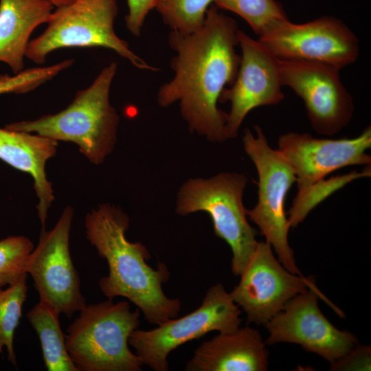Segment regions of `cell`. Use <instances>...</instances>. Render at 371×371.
Wrapping results in <instances>:
<instances>
[{
	"instance_id": "26",
	"label": "cell",
	"mask_w": 371,
	"mask_h": 371,
	"mask_svg": "<svg viewBox=\"0 0 371 371\" xmlns=\"http://www.w3.org/2000/svg\"><path fill=\"white\" fill-rule=\"evenodd\" d=\"M371 347L359 343L344 355L330 363L333 371L370 370Z\"/></svg>"
},
{
	"instance_id": "18",
	"label": "cell",
	"mask_w": 371,
	"mask_h": 371,
	"mask_svg": "<svg viewBox=\"0 0 371 371\" xmlns=\"http://www.w3.org/2000/svg\"><path fill=\"white\" fill-rule=\"evenodd\" d=\"M53 8L44 0H0V62L14 74L24 69L30 36L47 23Z\"/></svg>"
},
{
	"instance_id": "5",
	"label": "cell",
	"mask_w": 371,
	"mask_h": 371,
	"mask_svg": "<svg viewBox=\"0 0 371 371\" xmlns=\"http://www.w3.org/2000/svg\"><path fill=\"white\" fill-rule=\"evenodd\" d=\"M247 182L244 175L235 172L190 179L181 186L177 201L176 212L180 215L202 211L210 216L214 234L232 249L234 276L240 275L258 243L243 203Z\"/></svg>"
},
{
	"instance_id": "1",
	"label": "cell",
	"mask_w": 371,
	"mask_h": 371,
	"mask_svg": "<svg viewBox=\"0 0 371 371\" xmlns=\"http://www.w3.org/2000/svg\"><path fill=\"white\" fill-rule=\"evenodd\" d=\"M238 30L236 22L214 5L199 29L188 34L171 31L169 35L176 52L171 61L175 75L160 87L157 102L164 107L179 102L190 129L212 142L227 139V113L217 103L238 71Z\"/></svg>"
},
{
	"instance_id": "6",
	"label": "cell",
	"mask_w": 371,
	"mask_h": 371,
	"mask_svg": "<svg viewBox=\"0 0 371 371\" xmlns=\"http://www.w3.org/2000/svg\"><path fill=\"white\" fill-rule=\"evenodd\" d=\"M116 0H76L56 8L44 32L31 40L25 57L43 64L47 56L61 48L104 47L114 51L140 69L157 71L135 54L115 33Z\"/></svg>"
},
{
	"instance_id": "23",
	"label": "cell",
	"mask_w": 371,
	"mask_h": 371,
	"mask_svg": "<svg viewBox=\"0 0 371 371\" xmlns=\"http://www.w3.org/2000/svg\"><path fill=\"white\" fill-rule=\"evenodd\" d=\"M214 0H158L155 9L171 29L188 34L203 24L206 12Z\"/></svg>"
},
{
	"instance_id": "28",
	"label": "cell",
	"mask_w": 371,
	"mask_h": 371,
	"mask_svg": "<svg viewBox=\"0 0 371 371\" xmlns=\"http://www.w3.org/2000/svg\"><path fill=\"white\" fill-rule=\"evenodd\" d=\"M44 1L49 3L54 7L59 8V7H62V6L70 4L76 0H44Z\"/></svg>"
},
{
	"instance_id": "22",
	"label": "cell",
	"mask_w": 371,
	"mask_h": 371,
	"mask_svg": "<svg viewBox=\"0 0 371 371\" xmlns=\"http://www.w3.org/2000/svg\"><path fill=\"white\" fill-rule=\"evenodd\" d=\"M370 166H366L363 171H352L328 179H323L297 192L289 212L288 220L291 227H297L311 210L336 190L354 179L370 177Z\"/></svg>"
},
{
	"instance_id": "25",
	"label": "cell",
	"mask_w": 371,
	"mask_h": 371,
	"mask_svg": "<svg viewBox=\"0 0 371 371\" xmlns=\"http://www.w3.org/2000/svg\"><path fill=\"white\" fill-rule=\"evenodd\" d=\"M74 63L73 58L65 59L49 66L23 69L13 76L0 75V95L31 91L53 79Z\"/></svg>"
},
{
	"instance_id": "3",
	"label": "cell",
	"mask_w": 371,
	"mask_h": 371,
	"mask_svg": "<svg viewBox=\"0 0 371 371\" xmlns=\"http://www.w3.org/2000/svg\"><path fill=\"white\" fill-rule=\"evenodd\" d=\"M116 71L115 62L104 67L88 87L76 93L64 110L5 127L57 142L75 143L90 161L101 164L112 151L116 141L119 116L109 100Z\"/></svg>"
},
{
	"instance_id": "13",
	"label": "cell",
	"mask_w": 371,
	"mask_h": 371,
	"mask_svg": "<svg viewBox=\"0 0 371 371\" xmlns=\"http://www.w3.org/2000/svg\"><path fill=\"white\" fill-rule=\"evenodd\" d=\"M283 86L303 100L312 128L333 135L352 120L354 104L338 68L317 62L278 59Z\"/></svg>"
},
{
	"instance_id": "17",
	"label": "cell",
	"mask_w": 371,
	"mask_h": 371,
	"mask_svg": "<svg viewBox=\"0 0 371 371\" xmlns=\"http://www.w3.org/2000/svg\"><path fill=\"white\" fill-rule=\"evenodd\" d=\"M57 141L37 134L0 128V159L30 174L39 199L38 215L45 229L47 212L54 200L52 184L45 171L47 161L56 152Z\"/></svg>"
},
{
	"instance_id": "7",
	"label": "cell",
	"mask_w": 371,
	"mask_h": 371,
	"mask_svg": "<svg viewBox=\"0 0 371 371\" xmlns=\"http://www.w3.org/2000/svg\"><path fill=\"white\" fill-rule=\"evenodd\" d=\"M254 128L256 136L246 128L243 138L245 150L258 176V202L246 214L259 227L265 241L274 248L280 263L290 272L302 275L289 244L291 226L284 210L286 195L296 181L295 175L278 150L270 147L262 128L258 125Z\"/></svg>"
},
{
	"instance_id": "9",
	"label": "cell",
	"mask_w": 371,
	"mask_h": 371,
	"mask_svg": "<svg viewBox=\"0 0 371 371\" xmlns=\"http://www.w3.org/2000/svg\"><path fill=\"white\" fill-rule=\"evenodd\" d=\"M72 218L73 209L67 207L53 229L41 230L25 268L34 280L39 301L68 317L87 305L69 251Z\"/></svg>"
},
{
	"instance_id": "21",
	"label": "cell",
	"mask_w": 371,
	"mask_h": 371,
	"mask_svg": "<svg viewBox=\"0 0 371 371\" xmlns=\"http://www.w3.org/2000/svg\"><path fill=\"white\" fill-rule=\"evenodd\" d=\"M219 9L243 18L259 37L278 23L289 20L283 7L276 0H214Z\"/></svg>"
},
{
	"instance_id": "4",
	"label": "cell",
	"mask_w": 371,
	"mask_h": 371,
	"mask_svg": "<svg viewBox=\"0 0 371 371\" xmlns=\"http://www.w3.org/2000/svg\"><path fill=\"white\" fill-rule=\"evenodd\" d=\"M69 326L65 343L78 371H140L137 355L129 349L131 334L139 324L140 311L113 299L86 305Z\"/></svg>"
},
{
	"instance_id": "20",
	"label": "cell",
	"mask_w": 371,
	"mask_h": 371,
	"mask_svg": "<svg viewBox=\"0 0 371 371\" xmlns=\"http://www.w3.org/2000/svg\"><path fill=\"white\" fill-rule=\"evenodd\" d=\"M27 276H23L5 289L0 287V354L5 348L8 359L14 365H16L14 337L27 298Z\"/></svg>"
},
{
	"instance_id": "14",
	"label": "cell",
	"mask_w": 371,
	"mask_h": 371,
	"mask_svg": "<svg viewBox=\"0 0 371 371\" xmlns=\"http://www.w3.org/2000/svg\"><path fill=\"white\" fill-rule=\"evenodd\" d=\"M238 38L241 49L238 71L233 84L223 89L219 98L221 103H231L225 123L227 139L237 137L245 117L252 109L278 104L284 98L278 59L258 40L240 30Z\"/></svg>"
},
{
	"instance_id": "8",
	"label": "cell",
	"mask_w": 371,
	"mask_h": 371,
	"mask_svg": "<svg viewBox=\"0 0 371 371\" xmlns=\"http://www.w3.org/2000/svg\"><path fill=\"white\" fill-rule=\"evenodd\" d=\"M240 313L230 293L218 283L209 288L196 309L150 330L135 329L128 344L143 366L155 371H167L168 357L173 350L212 331L227 333L237 329L241 323Z\"/></svg>"
},
{
	"instance_id": "2",
	"label": "cell",
	"mask_w": 371,
	"mask_h": 371,
	"mask_svg": "<svg viewBox=\"0 0 371 371\" xmlns=\"http://www.w3.org/2000/svg\"><path fill=\"white\" fill-rule=\"evenodd\" d=\"M128 226L127 215L107 203L86 216L87 238L109 267V273L100 280L99 287L109 299L127 298L148 322L159 325L177 317L181 302L164 292L162 286L170 278L167 266L159 262L156 268L150 267L146 247L126 239Z\"/></svg>"
},
{
	"instance_id": "11",
	"label": "cell",
	"mask_w": 371,
	"mask_h": 371,
	"mask_svg": "<svg viewBox=\"0 0 371 371\" xmlns=\"http://www.w3.org/2000/svg\"><path fill=\"white\" fill-rule=\"evenodd\" d=\"M240 276L229 293L246 313L247 322L257 325L265 326L296 295L308 289L322 293L313 278L288 271L266 241L258 243Z\"/></svg>"
},
{
	"instance_id": "24",
	"label": "cell",
	"mask_w": 371,
	"mask_h": 371,
	"mask_svg": "<svg viewBox=\"0 0 371 371\" xmlns=\"http://www.w3.org/2000/svg\"><path fill=\"white\" fill-rule=\"evenodd\" d=\"M33 249L32 241L23 236H10L0 240V287L13 284L27 275L26 263Z\"/></svg>"
},
{
	"instance_id": "10",
	"label": "cell",
	"mask_w": 371,
	"mask_h": 371,
	"mask_svg": "<svg viewBox=\"0 0 371 371\" xmlns=\"http://www.w3.org/2000/svg\"><path fill=\"white\" fill-rule=\"evenodd\" d=\"M258 41L278 59L322 63L339 69L359 56L357 36L341 20L329 16L300 24L282 21Z\"/></svg>"
},
{
	"instance_id": "12",
	"label": "cell",
	"mask_w": 371,
	"mask_h": 371,
	"mask_svg": "<svg viewBox=\"0 0 371 371\" xmlns=\"http://www.w3.org/2000/svg\"><path fill=\"white\" fill-rule=\"evenodd\" d=\"M318 298L325 300L342 317L344 313L322 293L308 289L291 298L265 325L268 344L293 343L333 363L357 344L355 335L341 330L324 316Z\"/></svg>"
},
{
	"instance_id": "15",
	"label": "cell",
	"mask_w": 371,
	"mask_h": 371,
	"mask_svg": "<svg viewBox=\"0 0 371 371\" xmlns=\"http://www.w3.org/2000/svg\"><path fill=\"white\" fill-rule=\"evenodd\" d=\"M278 151L293 169L298 191L341 168L370 166L371 128L352 138H316L308 133L289 132L280 136Z\"/></svg>"
},
{
	"instance_id": "27",
	"label": "cell",
	"mask_w": 371,
	"mask_h": 371,
	"mask_svg": "<svg viewBox=\"0 0 371 371\" xmlns=\"http://www.w3.org/2000/svg\"><path fill=\"white\" fill-rule=\"evenodd\" d=\"M158 0H127L128 13L126 25L135 36L141 34L144 23L150 10L156 8Z\"/></svg>"
},
{
	"instance_id": "19",
	"label": "cell",
	"mask_w": 371,
	"mask_h": 371,
	"mask_svg": "<svg viewBox=\"0 0 371 371\" xmlns=\"http://www.w3.org/2000/svg\"><path fill=\"white\" fill-rule=\"evenodd\" d=\"M59 314L41 302L27 313V319L36 333L48 371H78L67 351Z\"/></svg>"
},
{
	"instance_id": "16",
	"label": "cell",
	"mask_w": 371,
	"mask_h": 371,
	"mask_svg": "<svg viewBox=\"0 0 371 371\" xmlns=\"http://www.w3.org/2000/svg\"><path fill=\"white\" fill-rule=\"evenodd\" d=\"M260 332L249 326L219 333L202 342L186 371H266L269 352Z\"/></svg>"
}]
</instances>
